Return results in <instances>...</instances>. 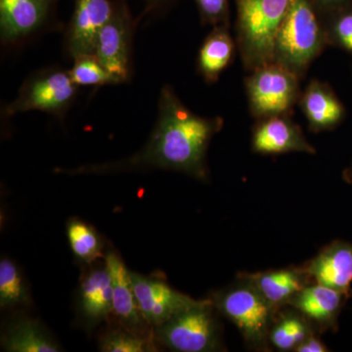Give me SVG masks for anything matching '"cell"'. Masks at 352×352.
<instances>
[{
	"label": "cell",
	"mask_w": 352,
	"mask_h": 352,
	"mask_svg": "<svg viewBox=\"0 0 352 352\" xmlns=\"http://www.w3.org/2000/svg\"><path fill=\"white\" fill-rule=\"evenodd\" d=\"M219 118L201 117L189 110L170 85H164L157 104L154 129L136 154L113 163L83 166L69 173H106L157 168L179 171L205 180L210 140L221 129Z\"/></svg>",
	"instance_id": "cell-1"
},
{
	"label": "cell",
	"mask_w": 352,
	"mask_h": 352,
	"mask_svg": "<svg viewBox=\"0 0 352 352\" xmlns=\"http://www.w3.org/2000/svg\"><path fill=\"white\" fill-rule=\"evenodd\" d=\"M215 310L232 322L250 349L270 351L268 336L278 309L245 277L212 296Z\"/></svg>",
	"instance_id": "cell-2"
},
{
	"label": "cell",
	"mask_w": 352,
	"mask_h": 352,
	"mask_svg": "<svg viewBox=\"0 0 352 352\" xmlns=\"http://www.w3.org/2000/svg\"><path fill=\"white\" fill-rule=\"evenodd\" d=\"M292 0H237L238 29L245 61L259 67L274 60L275 43Z\"/></svg>",
	"instance_id": "cell-3"
},
{
	"label": "cell",
	"mask_w": 352,
	"mask_h": 352,
	"mask_svg": "<svg viewBox=\"0 0 352 352\" xmlns=\"http://www.w3.org/2000/svg\"><path fill=\"white\" fill-rule=\"evenodd\" d=\"M78 87L69 69L50 67L32 74L21 85L17 96L4 108L6 117L39 111L63 119L75 103Z\"/></svg>",
	"instance_id": "cell-4"
},
{
	"label": "cell",
	"mask_w": 352,
	"mask_h": 352,
	"mask_svg": "<svg viewBox=\"0 0 352 352\" xmlns=\"http://www.w3.org/2000/svg\"><path fill=\"white\" fill-rule=\"evenodd\" d=\"M323 43L320 25L308 0H292L278 32L274 60L294 73L302 71Z\"/></svg>",
	"instance_id": "cell-5"
},
{
	"label": "cell",
	"mask_w": 352,
	"mask_h": 352,
	"mask_svg": "<svg viewBox=\"0 0 352 352\" xmlns=\"http://www.w3.org/2000/svg\"><path fill=\"white\" fill-rule=\"evenodd\" d=\"M210 300H200L154 327L155 338L170 351L210 352L221 349V333Z\"/></svg>",
	"instance_id": "cell-6"
},
{
	"label": "cell",
	"mask_w": 352,
	"mask_h": 352,
	"mask_svg": "<svg viewBox=\"0 0 352 352\" xmlns=\"http://www.w3.org/2000/svg\"><path fill=\"white\" fill-rule=\"evenodd\" d=\"M136 23L126 0H116L110 19L102 28L94 54L118 82H129L131 75V51Z\"/></svg>",
	"instance_id": "cell-7"
},
{
	"label": "cell",
	"mask_w": 352,
	"mask_h": 352,
	"mask_svg": "<svg viewBox=\"0 0 352 352\" xmlns=\"http://www.w3.org/2000/svg\"><path fill=\"white\" fill-rule=\"evenodd\" d=\"M250 101L259 117H278L293 105L298 92L296 74L282 65H264L250 78Z\"/></svg>",
	"instance_id": "cell-8"
},
{
	"label": "cell",
	"mask_w": 352,
	"mask_h": 352,
	"mask_svg": "<svg viewBox=\"0 0 352 352\" xmlns=\"http://www.w3.org/2000/svg\"><path fill=\"white\" fill-rule=\"evenodd\" d=\"M58 0H0V41L6 47L25 43L50 25Z\"/></svg>",
	"instance_id": "cell-9"
},
{
	"label": "cell",
	"mask_w": 352,
	"mask_h": 352,
	"mask_svg": "<svg viewBox=\"0 0 352 352\" xmlns=\"http://www.w3.org/2000/svg\"><path fill=\"white\" fill-rule=\"evenodd\" d=\"M74 12L65 32V50L72 59L94 54L102 28L110 19L115 2L110 0H74Z\"/></svg>",
	"instance_id": "cell-10"
},
{
	"label": "cell",
	"mask_w": 352,
	"mask_h": 352,
	"mask_svg": "<svg viewBox=\"0 0 352 352\" xmlns=\"http://www.w3.org/2000/svg\"><path fill=\"white\" fill-rule=\"evenodd\" d=\"M131 278L139 308L145 320L153 327L161 325L200 302L175 291L162 280L145 277L135 272H131Z\"/></svg>",
	"instance_id": "cell-11"
},
{
	"label": "cell",
	"mask_w": 352,
	"mask_h": 352,
	"mask_svg": "<svg viewBox=\"0 0 352 352\" xmlns=\"http://www.w3.org/2000/svg\"><path fill=\"white\" fill-rule=\"evenodd\" d=\"M349 296L320 284L307 285L289 300L311 324L317 333L337 332L339 317Z\"/></svg>",
	"instance_id": "cell-12"
},
{
	"label": "cell",
	"mask_w": 352,
	"mask_h": 352,
	"mask_svg": "<svg viewBox=\"0 0 352 352\" xmlns=\"http://www.w3.org/2000/svg\"><path fill=\"white\" fill-rule=\"evenodd\" d=\"M302 267L312 283L352 294V243L333 241Z\"/></svg>",
	"instance_id": "cell-13"
},
{
	"label": "cell",
	"mask_w": 352,
	"mask_h": 352,
	"mask_svg": "<svg viewBox=\"0 0 352 352\" xmlns=\"http://www.w3.org/2000/svg\"><path fill=\"white\" fill-rule=\"evenodd\" d=\"M105 263L112 276L113 314L118 317L124 328L144 336L145 328L150 325L139 308L132 286L131 271L113 252L107 254Z\"/></svg>",
	"instance_id": "cell-14"
},
{
	"label": "cell",
	"mask_w": 352,
	"mask_h": 352,
	"mask_svg": "<svg viewBox=\"0 0 352 352\" xmlns=\"http://www.w3.org/2000/svg\"><path fill=\"white\" fill-rule=\"evenodd\" d=\"M252 150L264 155L289 152L316 153L303 136L300 127L280 116L271 117L256 127L252 136Z\"/></svg>",
	"instance_id": "cell-15"
},
{
	"label": "cell",
	"mask_w": 352,
	"mask_h": 352,
	"mask_svg": "<svg viewBox=\"0 0 352 352\" xmlns=\"http://www.w3.org/2000/svg\"><path fill=\"white\" fill-rule=\"evenodd\" d=\"M240 275L249 280L263 298L276 309L288 305L289 300L294 296L307 285L312 284L311 280L302 267L284 268L256 273L243 272Z\"/></svg>",
	"instance_id": "cell-16"
},
{
	"label": "cell",
	"mask_w": 352,
	"mask_h": 352,
	"mask_svg": "<svg viewBox=\"0 0 352 352\" xmlns=\"http://www.w3.org/2000/svg\"><path fill=\"white\" fill-rule=\"evenodd\" d=\"M80 309L90 322L107 318L113 312V281L107 265L91 271L80 286Z\"/></svg>",
	"instance_id": "cell-17"
},
{
	"label": "cell",
	"mask_w": 352,
	"mask_h": 352,
	"mask_svg": "<svg viewBox=\"0 0 352 352\" xmlns=\"http://www.w3.org/2000/svg\"><path fill=\"white\" fill-rule=\"evenodd\" d=\"M314 333L316 331L302 314L289 305H285L275 315L268 342L270 347L277 351H295L303 340Z\"/></svg>",
	"instance_id": "cell-18"
},
{
	"label": "cell",
	"mask_w": 352,
	"mask_h": 352,
	"mask_svg": "<svg viewBox=\"0 0 352 352\" xmlns=\"http://www.w3.org/2000/svg\"><path fill=\"white\" fill-rule=\"evenodd\" d=\"M303 111L312 129L325 131L335 126L342 117V105L320 82H312L305 91Z\"/></svg>",
	"instance_id": "cell-19"
},
{
	"label": "cell",
	"mask_w": 352,
	"mask_h": 352,
	"mask_svg": "<svg viewBox=\"0 0 352 352\" xmlns=\"http://www.w3.org/2000/svg\"><path fill=\"white\" fill-rule=\"evenodd\" d=\"M2 349L10 352H57L61 351L36 321L20 319L2 336Z\"/></svg>",
	"instance_id": "cell-20"
},
{
	"label": "cell",
	"mask_w": 352,
	"mask_h": 352,
	"mask_svg": "<svg viewBox=\"0 0 352 352\" xmlns=\"http://www.w3.org/2000/svg\"><path fill=\"white\" fill-rule=\"evenodd\" d=\"M234 45L228 32L217 28L206 38L199 52L198 68L207 82H214L230 63Z\"/></svg>",
	"instance_id": "cell-21"
},
{
	"label": "cell",
	"mask_w": 352,
	"mask_h": 352,
	"mask_svg": "<svg viewBox=\"0 0 352 352\" xmlns=\"http://www.w3.org/2000/svg\"><path fill=\"white\" fill-rule=\"evenodd\" d=\"M29 302V294L17 266L9 259L0 261V307H17Z\"/></svg>",
	"instance_id": "cell-22"
},
{
	"label": "cell",
	"mask_w": 352,
	"mask_h": 352,
	"mask_svg": "<svg viewBox=\"0 0 352 352\" xmlns=\"http://www.w3.org/2000/svg\"><path fill=\"white\" fill-rule=\"evenodd\" d=\"M69 75L78 87H103L120 85L117 78L104 68L94 54L80 55L74 59Z\"/></svg>",
	"instance_id": "cell-23"
},
{
	"label": "cell",
	"mask_w": 352,
	"mask_h": 352,
	"mask_svg": "<svg viewBox=\"0 0 352 352\" xmlns=\"http://www.w3.org/2000/svg\"><path fill=\"white\" fill-rule=\"evenodd\" d=\"M67 235L72 251L87 263H91L101 254V241L91 227L74 219L69 222Z\"/></svg>",
	"instance_id": "cell-24"
},
{
	"label": "cell",
	"mask_w": 352,
	"mask_h": 352,
	"mask_svg": "<svg viewBox=\"0 0 352 352\" xmlns=\"http://www.w3.org/2000/svg\"><path fill=\"white\" fill-rule=\"evenodd\" d=\"M145 336L131 332L127 329L112 331L100 342V351L105 352L156 351Z\"/></svg>",
	"instance_id": "cell-25"
},
{
	"label": "cell",
	"mask_w": 352,
	"mask_h": 352,
	"mask_svg": "<svg viewBox=\"0 0 352 352\" xmlns=\"http://www.w3.org/2000/svg\"><path fill=\"white\" fill-rule=\"evenodd\" d=\"M201 17L206 22L217 25L227 15V0H196Z\"/></svg>",
	"instance_id": "cell-26"
},
{
	"label": "cell",
	"mask_w": 352,
	"mask_h": 352,
	"mask_svg": "<svg viewBox=\"0 0 352 352\" xmlns=\"http://www.w3.org/2000/svg\"><path fill=\"white\" fill-rule=\"evenodd\" d=\"M336 34L340 43L352 51V14L344 16L336 24Z\"/></svg>",
	"instance_id": "cell-27"
},
{
	"label": "cell",
	"mask_w": 352,
	"mask_h": 352,
	"mask_svg": "<svg viewBox=\"0 0 352 352\" xmlns=\"http://www.w3.org/2000/svg\"><path fill=\"white\" fill-rule=\"evenodd\" d=\"M296 352H326L328 347L319 339L317 333H312L307 339L303 340L295 351Z\"/></svg>",
	"instance_id": "cell-28"
},
{
	"label": "cell",
	"mask_w": 352,
	"mask_h": 352,
	"mask_svg": "<svg viewBox=\"0 0 352 352\" xmlns=\"http://www.w3.org/2000/svg\"><path fill=\"white\" fill-rule=\"evenodd\" d=\"M168 1V0H146L145 13L154 12L156 9Z\"/></svg>",
	"instance_id": "cell-29"
},
{
	"label": "cell",
	"mask_w": 352,
	"mask_h": 352,
	"mask_svg": "<svg viewBox=\"0 0 352 352\" xmlns=\"http://www.w3.org/2000/svg\"><path fill=\"white\" fill-rule=\"evenodd\" d=\"M344 177H346L347 182L352 183V168L351 170L347 171L346 175H344Z\"/></svg>",
	"instance_id": "cell-30"
},
{
	"label": "cell",
	"mask_w": 352,
	"mask_h": 352,
	"mask_svg": "<svg viewBox=\"0 0 352 352\" xmlns=\"http://www.w3.org/2000/svg\"><path fill=\"white\" fill-rule=\"evenodd\" d=\"M337 1L338 0H321V2H323L324 4H332Z\"/></svg>",
	"instance_id": "cell-31"
}]
</instances>
